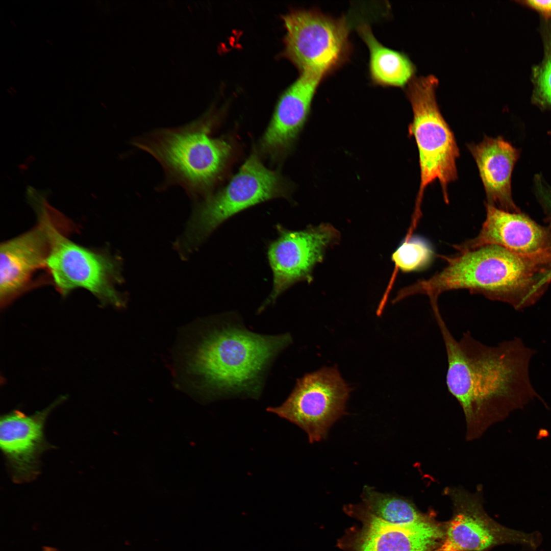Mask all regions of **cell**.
<instances>
[{
	"instance_id": "1",
	"label": "cell",
	"mask_w": 551,
	"mask_h": 551,
	"mask_svg": "<svg viewBox=\"0 0 551 551\" xmlns=\"http://www.w3.org/2000/svg\"><path fill=\"white\" fill-rule=\"evenodd\" d=\"M434 316L446 353L447 388L463 411L467 440L478 438L492 424L540 398L529 374L535 351L521 339L488 346L467 331L456 340L440 312Z\"/></svg>"
},
{
	"instance_id": "5",
	"label": "cell",
	"mask_w": 551,
	"mask_h": 551,
	"mask_svg": "<svg viewBox=\"0 0 551 551\" xmlns=\"http://www.w3.org/2000/svg\"><path fill=\"white\" fill-rule=\"evenodd\" d=\"M438 82L432 75L413 78L406 91L413 114L409 135L414 138L419 154L420 182L416 212L428 186L438 180L444 201L448 203V185L458 179L456 160L460 156L459 149L437 105L435 90Z\"/></svg>"
},
{
	"instance_id": "20",
	"label": "cell",
	"mask_w": 551,
	"mask_h": 551,
	"mask_svg": "<svg viewBox=\"0 0 551 551\" xmlns=\"http://www.w3.org/2000/svg\"><path fill=\"white\" fill-rule=\"evenodd\" d=\"M434 253L423 239L413 237L407 239L393 253L392 260L403 272L423 269L433 260Z\"/></svg>"
},
{
	"instance_id": "15",
	"label": "cell",
	"mask_w": 551,
	"mask_h": 551,
	"mask_svg": "<svg viewBox=\"0 0 551 551\" xmlns=\"http://www.w3.org/2000/svg\"><path fill=\"white\" fill-rule=\"evenodd\" d=\"M486 219L475 237L453 245L459 252L487 245L503 247L542 265L551 264V234L526 215L485 203Z\"/></svg>"
},
{
	"instance_id": "12",
	"label": "cell",
	"mask_w": 551,
	"mask_h": 551,
	"mask_svg": "<svg viewBox=\"0 0 551 551\" xmlns=\"http://www.w3.org/2000/svg\"><path fill=\"white\" fill-rule=\"evenodd\" d=\"M343 509L361 525L347 532L339 543L342 548L350 551H439L442 543L444 523L436 520L433 512L420 522L400 526L377 518L360 504L347 505Z\"/></svg>"
},
{
	"instance_id": "8",
	"label": "cell",
	"mask_w": 551,
	"mask_h": 551,
	"mask_svg": "<svg viewBox=\"0 0 551 551\" xmlns=\"http://www.w3.org/2000/svg\"><path fill=\"white\" fill-rule=\"evenodd\" d=\"M285 29L283 56L299 70L323 78L346 60L349 27L315 10L296 9L283 17Z\"/></svg>"
},
{
	"instance_id": "10",
	"label": "cell",
	"mask_w": 551,
	"mask_h": 551,
	"mask_svg": "<svg viewBox=\"0 0 551 551\" xmlns=\"http://www.w3.org/2000/svg\"><path fill=\"white\" fill-rule=\"evenodd\" d=\"M350 390L337 368L324 367L298 379L286 400L267 411L298 425L314 443L344 414Z\"/></svg>"
},
{
	"instance_id": "14",
	"label": "cell",
	"mask_w": 551,
	"mask_h": 551,
	"mask_svg": "<svg viewBox=\"0 0 551 551\" xmlns=\"http://www.w3.org/2000/svg\"><path fill=\"white\" fill-rule=\"evenodd\" d=\"M66 398V395L60 396L32 415L14 410L1 416V449L15 483L32 481L40 474L41 455L53 447L45 439V421L51 412Z\"/></svg>"
},
{
	"instance_id": "7",
	"label": "cell",
	"mask_w": 551,
	"mask_h": 551,
	"mask_svg": "<svg viewBox=\"0 0 551 551\" xmlns=\"http://www.w3.org/2000/svg\"><path fill=\"white\" fill-rule=\"evenodd\" d=\"M67 224L54 231L45 269L57 290L65 296L76 288L87 290L102 306H126V299L116 289L122 282V262L106 252L95 251L68 239Z\"/></svg>"
},
{
	"instance_id": "23",
	"label": "cell",
	"mask_w": 551,
	"mask_h": 551,
	"mask_svg": "<svg viewBox=\"0 0 551 551\" xmlns=\"http://www.w3.org/2000/svg\"><path fill=\"white\" fill-rule=\"evenodd\" d=\"M521 3L537 11L546 18H551V1H524Z\"/></svg>"
},
{
	"instance_id": "9",
	"label": "cell",
	"mask_w": 551,
	"mask_h": 551,
	"mask_svg": "<svg viewBox=\"0 0 551 551\" xmlns=\"http://www.w3.org/2000/svg\"><path fill=\"white\" fill-rule=\"evenodd\" d=\"M482 488L479 486L474 493L461 487L445 488L453 513L444 522V538L439 551H488L505 544L535 550L541 543V534L510 529L493 520L484 509Z\"/></svg>"
},
{
	"instance_id": "17",
	"label": "cell",
	"mask_w": 551,
	"mask_h": 551,
	"mask_svg": "<svg viewBox=\"0 0 551 551\" xmlns=\"http://www.w3.org/2000/svg\"><path fill=\"white\" fill-rule=\"evenodd\" d=\"M467 146L477 165L487 203L508 212L520 213L511 194V176L518 150L501 136H484L480 143Z\"/></svg>"
},
{
	"instance_id": "19",
	"label": "cell",
	"mask_w": 551,
	"mask_h": 551,
	"mask_svg": "<svg viewBox=\"0 0 551 551\" xmlns=\"http://www.w3.org/2000/svg\"><path fill=\"white\" fill-rule=\"evenodd\" d=\"M360 505L370 515L390 524L406 526L424 520L430 512H421L410 499L396 494L377 491L365 486Z\"/></svg>"
},
{
	"instance_id": "3",
	"label": "cell",
	"mask_w": 551,
	"mask_h": 551,
	"mask_svg": "<svg viewBox=\"0 0 551 551\" xmlns=\"http://www.w3.org/2000/svg\"><path fill=\"white\" fill-rule=\"evenodd\" d=\"M442 258L447 264L441 271L401 290L400 297L425 295L432 306L438 305L442 293L464 289L519 309L532 303V295L528 289L532 286L536 291L533 284L544 266L496 245Z\"/></svg>"
},
{
	"instance_id": "24",
	"label": "cell",
	"mask_w": 551,
	"mask_h": 551,
	"mask_svg": "<svg viewBox=\"0 0 551 551\" xmlns=\"http://www.w3.org/2000/svg\"><path fill=\"white\" fill-rule=\"evenodd\" d=\"M550 281H551V270H549L547 273H545L543 278L542 279V282L543 284H544L546 282Z\"/></svg>"
},
{
	"instance_id": "26",
	"label": "cell",
	"mask_w": 551,
	"mask_h": 551,
	"mask_svg": "<svg viewBox=\"0 0 551 551\" xmlns=\"http://www.w3.org/2000/svg\"><path fill=\"white\" fill-rule=\"evenodd\" d=\"M551 135V131L548 133Z\"/></svg>"
},
{
	"instance_id": "4",
	"label": "cell",
	"mask_w": 551,
	"mask_h": 551,
	"mask_svg": "<svg viewBox=\"0 0 551 551\" xmlns=\"http://www.w3.org/2000/svg\"><path fill=\"white\" fill-rule=\"evenodd\" d=\"M209 127L207 121L199 120L152 132L133 143L158 161L172 184L194 196L212 186L231 154L227 141L211 136Z\"/></svg>"
},
{
	"instance_id": "25",
	"label": "cell",
	"mask_w": 551,
	"mask_h": 551,
	"mask_svg": "<svg viewBox=\"0 0 551 551\" xmlns=\"http://www.w3.org/2000/svg\"><path fill=\"white\" fill-rule=\"evenodd\" d=\"M42 551H58L56 549L51 547H44Z\"/></svg>"
},
{
	"instance_id": "22",
	"label": "cell",
	"mask_w": 551,
	"mask_h": 551,
	"mask_svg": "<svg viewBox=\"0 0 551 551\" xmlns=\"http://www.w3.org/2000/svg\"><path fill=\"white\" fill-rule=\"evenodd\" d=\"M536 184L538 195L551 215V189L544 184L539 176L536 179Z\"/></svg>"
},
{
	"instance_id": "18",
	"label": "cell",
	"mask_w": 551,
	"mask_h": 551,
	"mask_svg": "<svg viewBox=\"0 0 551 551\" xmlns=\"http://www.w3.org/2000/svg\"><path fill=\"white\" fill-rule=\"evenodd\" d=\"M361 37L369 51L370 78L375 84L384 86L403 87L413 79L415 67L404 54L382 44L366 24L359 28Z\"/></svg>"
},
{
	"instance_id": "6",
	"label": "cell",
	"mask_w": 551,
	"mask_h": 551,
	"mask_svg": "<svg viewBox=\"0 0 551 551\" xmlns=\"http://www.w3.org/2000/svg\"><path fill=\"white\" fill-rule=\"evenodd\" d=\"M286 181L266 167L253 153L219 191L194 209L177 248L184 257L199 246L222 223L260 203L287 194Z\"/></svg>"
},
{
	"instance_id": "21",
	"label": "cell",
	"mask_w": 551,
	"mask_h": 551,
	"mask_svg": "<svg viewBox=\"0 0 551 551\" xmlns=\"http://www.w3.org/2000/svg\"><path fill=\"white\" fill-rule=\"evenodd\" d=\"M536 82L541 98L551 106V44L546 49V56L538 72Z\"/></svg>"
},
{
	"instance_id": "11",
	"label": "cell",
	"mask_w": 551,
	"mask_h": 551,
	"mask_svg": "<svg viewBox=\"0 0 551 551\" xmlns=\"http://www.w3.org/2000/svg\"><path fill=\"white\" fill-rule=\"evenodd\" d=\"M278 237L268 245L267 258L273 274L272 289L259 313L296 283L309 280L314 266L322 260L324 250L334 240L336 230L322 224L302 231L277 226Z\"/></svg>"
},
{
	"instance_id": "13",
	"label": "cell",
	"mask_w": 551,
	"mask_h": 551,
	"mask_svg": "<svg viewBox=\"0 0 551 551\" xmlns=\"http://www.w3.org/2000/svg\"><path fill=\"white\" fill-rule=\"evenodd\" d=\"M45 206L33 229L4 242L0 247V302L5 308L25 291L37 271L45 268L52 236L62 221Z\"/></svg>"
},
{
	"instance_id": "16",
	"label": "cell",
	"mask_w": 551,
	"mask_h": 551,
	"mask_svg": "<svg viewBox=\"0 0 551 551\" xmlns=\"http://www.w3.org/2000/svg\"><path fill=\"white\" fill-rule=\"evenodd\" d=\"M322 78L302 73L280 95L260 141L262 151L273 159L289 151L309 115Z\"/></svg>"
},
{
	"instance_id": "2",
	"label": "cell",
	"mask_w": 551,
	"mask_h": 551,
	"mask_svg": "<svg viewBox=\"0 0 551 551\" xmlns=\"http://www.w3.org/2000/svg\"><path fill=\"white\" fill-rule=\"evenodd\" d=\"M229 316L206 319L191 328L178 347L176 372L184 388L208 398L258 397L266 372L291 337L254 333Z\"/></svg>"
}]
</instances>
